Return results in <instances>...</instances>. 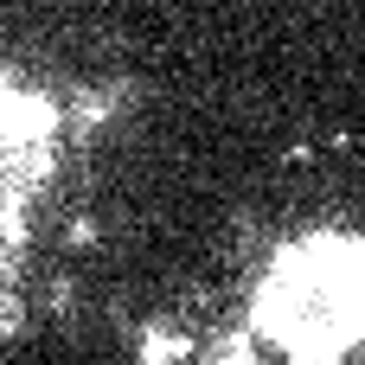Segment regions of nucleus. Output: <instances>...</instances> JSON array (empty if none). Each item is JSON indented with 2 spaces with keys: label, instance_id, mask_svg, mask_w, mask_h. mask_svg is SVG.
Returning <instances> with one entry per match:
<instances>
[{
  "label": "nucleus",
  "instance_id": "nucleus-1",
  "mask_svg": "<svg viewBox=\"0 0 365 365\" xmlns=\"http://www.w3.org/2000/svg\"><path fill=\"white\" fill-rule=\"evenodd\" d=\"M128 96H135V83H128V77L83 83V90L71 96V128H77V135H96V128H109V122L128 109Z\"/></svg>",
  "mask_w": 365,
  "mask_h": 365
},
{
  "label": "nucleus",
  "instance_id": "nucleus-2",
  "mask_svg": "<svg viewBox=\"0 0 365 365\" xmlns=\"http://www.w3.org/2000/svg\"><path fill=\"white\" fill-rule=\"evenodd\" d=\"M205 365H250V340H244V334L212 340V346H205Z\"/></svg>",
  "mask_w": 365,
  "mask_h": 365
},
{
  "label": "nucleus",
  "instance_id": "nucleus-3",
  "mask_svg": "<svg viewBox=\"0 0 365 365\" xmlns=\"http://www.w3.org/2000/svg\"><path fill=\"white\" fill-rule=\"evenodd\" d=\"M19 321H26V314H19V295H13V289H0V340H13V334H19Z\"/></svg>",
  "mask_w": 365,
  "mask_h": 365
}]
</instances>
